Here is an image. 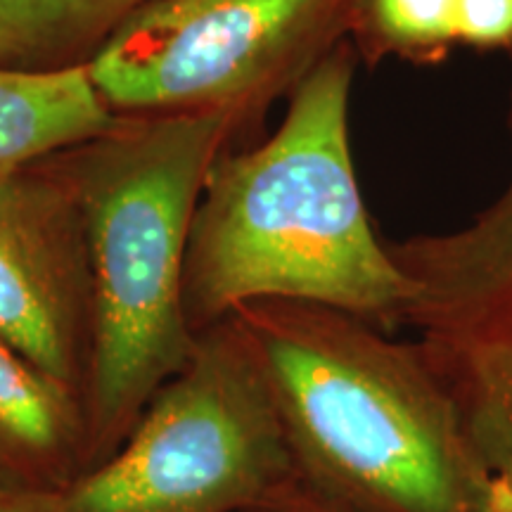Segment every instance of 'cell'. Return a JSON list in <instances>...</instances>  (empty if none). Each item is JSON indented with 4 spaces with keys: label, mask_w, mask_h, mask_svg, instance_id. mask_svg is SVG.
I'll use <instances>...</instances> for the list:
<instances>
[{
    "label": "cell",
    "mask_w": 512,
    "mask_h": 512,
    "mask_svg": "<svg viewBox=\"0 0 512 512\" xmlns=\"http://www.w3.org/2000/svg\"><path fill=\"white\" fill-rule=\"evenodd\" d=\"M238 147L223 114L114 119L50 155L86 219L95 330L83 413L88 467L110 458L195 347L183 313L192 214L221 152Z\"/></svg>",
    "instance_id": "3"
},
{
    "label": "cell",
    "mask_w": 512,
    "mask_h": 512,
    "mask_svg": "<svg viewBox=\"0 0 512 512\" xmlns=\"http://www.w3.org/2000/svg\"><path fill=\"white\" fill-rule=\"evenodd\" d=\"M240 512H361L354 505L320 489L297 470Z\"/></svg>",
    "instance_id": "13"
},
{
    "label": "cell",
    "mask_w": 512,
    "mask_h": 512,
    "mask_svg": "<svg viewBox=\"0 0 512 512\" xmlns=\"http://www.w3.org/2000/svg\"><path fill=\"white\" fill-rule=\"evenodd\" d=\"M460 46L512 55V0H456Z\"/></svg>",
    "instance_id": "12"
},
{
    "label": "cell",
    "mask_w": 512,
    "mask_h": 512,
    "mask_svg": "<svg viewBox=\"0 0 512 512\" xmlns=\"http://www.w3.org/2000/svg\"><path fill=\"white\" fill-rule=\"evenodd\" d=\"M347 38L370 64H437L458 46L456 0H354Z\"/></svg>",
    "instance_id": "11"
},
{
    "label": "cell",
    "mask_w": 512,
    "mask_h": 512,
    "mask_svg": "<svg viewBox=\"0 0 512 512\" xmlns=\"http://www.w3.org/2000/svg\"><path fill=\"white\" fill-rule=\"evenodd\" d=\"M112 124L86 67L64 72L0 67V178L100 136Z\"/></svg>",
    "instance_id": "9"
},
{
    "label": "cell",
    "mask_w": 512,
    "mask_h": 512,
    "mask_svg": "<svg viewBox=\"0 0 512 512\" xmlns=\"http://www.w3.org/2000/svg\"><path fill=\"white\" fill-rule=\"evenodd\" d=\"M482 512H512V475L498 472L489 477Z\"/></svg>",
    "instance_id": "14"
},
{
    "label": "cell",
    "mask_w": 512,
    "mask_h": 512,
    "mask_svg": "<svg viewBox=\"0 0 512 512\" xmlns=\"http://www.w3.org/2000/svg\"><path fill=\"white\" fill-rule=\"evenodd\" d=\"M93 330L81 200L46 157L0 178V337L83 401Z\"/></svg>",
    "instance_id": "7"
},
{
    "label": "cell",
    "mask_w": 512,
    "mask_h": 512,
    "mask_svg": "<svg viewBox=\"0 0 512 512\" xmlns=\"http://www.w3.org/2000/svg\"><path fill=\"white\" fill-rule=\"evenodd\" d=\"M230 318L299 475L361 512H482L491 475L418 339L299 299H259Z\"/></svg>",
    "instance_id": "2"
},
{
    "label": "cell",
    "mask_w": 512,
    "mask_h": 512,
    "mask_svg": "<svg viewBox=\"0 0 512 512\" xmlns=\"http://www.w3.org/2000/svg\"><path fill=\"white\" fill-rule=\"evenodd\" d=\"M152 0H0V67L64 72L86 67Z\"/></svg>",
    "instance_id": "10"
},
{
    "label": "cell",
    "mask_w": 512,
    "mask_h": 512,
    "mask_svg": "<svg viewBox=\"0 0 512 512\" xmlns=\"http://www.w3.org/2000/svg\"><path fill=\"white\" fill-rule=\"evenodd\" d=\"M354 0H152L86 74L114 119L223 114L238 147L347 38Z\"/></svg>",
    "instance_id": "5"
},
{
    "label": "cell",
    "mask_w": 512,
    "mask_h": 512,
    "mask_svg": "<svg viewBox=\"0 0 512 512\" xmlns=\"http://www.w3.org/2000/svg\"><path fill=\"white\" fill-rule=\"evenodd\" d=\"M294 472L252 347L233 318L197 332L110 458L34 512H240Z\"/></svg>",
    "instance_id": "4"
},
{
    "label": "cell",
    "mask_w": 512,
    "mask_h": 512,
    "mask_svg": "<svg viewBox=\"0 0 512 512\" xmlns=\"http://www.w3.org/2000/svg\"><path fill=\"white\" fill-rule=\"evenodd\" d=\"M0 512H34L27 498H19L0 491Z\"/></svg>",
    "instance_id": "15"
},
{
    "label": "cell",
    "mask_w": 512,
    "mask_h": 512,
    "mask_svg": "<svg viewBox=\"0 0 512 512\" xmlns=\"http://www.w3.org/2000/svg\"><path fill=\"white\" fill-rule=\"evenodd\" d=\"M510 169L465 226L387 240L408 283L403 325L451 389L489 475H512V83Z\"/></svg>",
    "instance_id": "6"
},
{
    "label": "cell",
    "mask_w": 512,
    "mask_h": 512,
    "mask_svg": "<svg viewBox=\"0 0 512 512\" xmlns=\"http://www.w3.org/2000/svg\"><path fill=\"white\" fill-rule=\"evenodd\" d=\"M88 470L81 396L0 337V491L55 494Z\"/></svg>",
    "instance_id": "8"
},
{
    "label": "cell",
    "mask_w": 512,
    "mask_h": 512,
    "mask_svg": "<svg viewBox=\"0 0 512 512\" xmlns=\"http://www.w3.org/2000/svg\"><path fill=\"white\" fill-rule=\"evenodd\" d=\"M358 62L339 41L287 98L273 136L211 166L183 264L192 335L259 299L325 304L389 335L403 325L408 283L370 223L351 157Z\"/></svg>",
    "instance_id": "1"
}]
</instances>
